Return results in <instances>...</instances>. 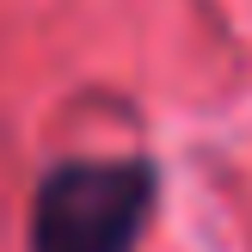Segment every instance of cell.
Wrapping results in <instances>:
<instances>
[{
    "mask_svg": "<svg viewBox=\"0 0 252 252\" xmlns=\"http://www.w3.org/2000/svg\"><path fill=\"white\" fill-rule=\"evenodd\" d=\"M148 160H68L31 197V252H135L154 216Z\"/></svg>",
    "mask_w": 252,
    "mask_h": 252,
    "instance_id": "cell-1",
    "label": "cell"
}]
</instances>
